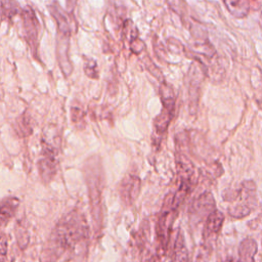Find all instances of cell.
Instances as JSON below:
<instances>
[{"label": "cell", "mask_w": 262, "mask_h": 262, "mask_svg": "<svg viewBox=\"0 0 262 262\" xmlns=\"http://www.w3.org/2000/svg\"><path fill=\"white\" fill-rule=\"evenodd\" d=\"M88 232L84 215L78 211H72L56 224L47 249L58 259L67 250H73L82 244L88 237Z\"/></svg>", "instance_id": "1"}, {"label": "cell", "mask_w": 262, "mask_h": 262, "mask_svg": "<svg viewBox=\"0 0 262 262\" xmlns=\"http://www.w3.org/2000/svg\"><path fill=\"white\" fill-rule=\"evenodd\" d=\"M51 15L55 19L57 26V37H56V57L59 68L62 74L68 77L72 74L73 66L70 59V38H71V26L70 20L64 10L58 5L53 3L49 7Z\"/></svg>", "instance_id": "2"}, {"label": "cell", "mask_w": 262, "mask_h": 262, "mask_svg": "<svg viewBox=\"0 0 262 262\" xmlns=\"http://www.w3.org/2000/svg\"><path fill=\"white\" fill-rule=\"evenodd\" d=\"M160 97L162 101V111L154 120L152 144L159 147L168 127L173 119L175 111V95L171 85L163 82L160 86Z\"/></svg>", "instance_id": "3"}, {"label": "cell", "mask_w": 262, "mask_h": 262, "mask_svg": "<svg viewBox=\"0 0 262 262\" xmlns=\"http://www.w3.org/2000/svg\"><path fill=\"white\" fill-rule=\"evenodd\" d=\"M230 206L228 213L234 218H243L249 215L257 204L256 183L252 180L243 181L233 198L228 199Z\"/></svg>", "instance_id": "4"}, {"label": "cell", "mask_w": 262, "mask_h": 262, "mask_svg": "<svg viewBox=\"0 0 262 262\" xmlns=\"http://www.w3.org/2000/svg\"><path fill=\"white\" fill-rule=\"evenodd\" d=\"M178 208L179 207L176 206L173 202L172 193L168 194L163 204L162 211L157 223V237H158L160 247L164 253L168 249L170 234H171L174 220L176 219L178 214L177 213Z\"/></svg>", "instance_id": "5"}, {"label": "cell", "mask_w": 262, "mask_h": 262, "mask_svg": "<svg viewBox=\"0 0 262 262\" xmlns=\"http://www.w3.org/2000/svg\"><path fill=\"white\" fill-rule=\"evenodd\" d=\"M86 175H87V183L89 187V199L92 205L93 218L96 221V215L100 214V196H101V188H102V169L100 163L97 159H89L86 165Z\"/></svg>", "instance_id": "6"}, {"label": "cell", "mask_w": 262, "mask_h": 262, "mask_svg": "<svg viewBox=\"0 0 262 262\" xmlns=\"http://www.w3.org/2000/svg\"><path fill=\"white\" fill-rule=\"evenodd\" d=\"M57 141L43 138L42 140V157L38 162L40 176L44 182L53 179L57 171Z\"/></svg>", "instance_id": "7"}, {"label": "cell", "mask_w": 262, "mask_h": 262, "mask_svg": "<svg viewBox=\"0 0 262 262\" xmlns=\"http://www.w3.org/2000/svg\"><path fill=\"white\" fill-rule=\"evenodd\" d=\"M23 32L25 39L30 47L32 54L37 58L38 46H39V34H40V23L36 16L35 11L30 7L26 6L20 11Z\"/></svg>", "instance_id": "8"}, {"label": "cell", "mask_w": 262, "mask_h": 262, "mask_svg": "<svg viewBox=\"0 0 262 262\" xmlns=\"http://www.w3.org/2000/svg\"><path fill=\"white\" fill-rule=\"evenodd\" d=\"M188 85L187 92L189 96V105L190 107L195 108L198 106L200 89L204 80V72L202 67L199 63L192 62L188 72Z\"/></svg>", "instance_id": "9"}, {"label": "cell", "mask_w": 262, "mask_h": 262, "mask_svg": "<svg viewBox=\"0 0 262 262\" xmlns=\"http://www.w3.org/2000/svg\"><path fill=\"white\" fill-rule=\"evenodd\" d=\"M140 191V179L135 175L125 176L119 186L122 202L126 206H131L137 199Z\"/></svg>", "instance_id": "10"}, {"label": "cell", "mask_w": 262, "mask_h": 262, "mask_svg": "<svg viewBox=\"0 0 262 262\" xmlns=\"http://www.w3.org/2000/svg\"><path fill=\"white\" fill-rule=\"evenodd\" d=\"M215 209V200L213 195L210 192H204L193 201L190 214L196 218V220H201L203 218L206 219Z\"/></svg>", "instance_id": "11"}, {"label": "cell", "mask_w": 262, "mask_h": 262, "mask_svg": "<svg viewBox=\"0 0 262 262\" xmlns=\"http://www.w3.org/2000/svg\"><path fill=\"white\" fill-rule=\"evenodd\" d=\"M224 215L217 209H215L208 215V217L205 220V227L203 232V238L205 239L206 243L211 244L212 241L216 238L222 227Z\"/></svg>", "instance_id": "12"}, {"label": "cell", "mask_w": 262, "mask_h": 262, "mask_svg": "<svg viewBox=\"0 0 262 262\" xmlns=\"http://www.w3.org/2000/svg\"><path fill=\"white\" fill-rule=\"evenodd\" d=\"M19 205V200L9 196L0 203V227L5 226L15 214Z\"/></svg>", "instance_id": "13"}, {"label": "cell", "mask_w": 262, "mask_h": 262, "mask_svg": "<svg viewBox=\"0 0 262 262\" xmlns=\"http://www.w3.org/2000/svg\"><path fill=\"white\" fill-rule=\"evenodd\" d=\"M257 243L251 237L243 239L238 246V258L236 262H255Z\"/></svg>", "instance_id": "14"}, {"label": "cell", "mask_w": 262, "mask_h": 262, "mask_svg": "<svg viewBox=\"0 0 262 262\" xmlns=\"http://www.w3.org/2000/svg\"><path fill=\"white\" fill-rule=\"evenodd\" d=\"M223 2L227 10L236 18H243L249 13V0H223Z\"/></svg>", "instance_id": "15"}, {"label": "cell", "mask_w": 262, "mask_h": 262, "mask_svg": "<svg viewBox=\"0 0 262 262\" xmlns=\"http://www.w3.org/2000/svg\"><path fill=\"white\" fill-rule=\"evenodd\" d=\"M171 262H188V252H187L183 234L181 231L178 232L177 237L175 239L173 257Z\"/></svg>", "instance_id": "16"}, {"label": "cell", "mask_w": 262, "mask_h": 262, "mask_svg": "<svg viewBox=\"0 0 262 262\" xmlns=\"http://www.w3.org/2000/svg\"><path fill=\"white\" fill-rule=\"evenodd\" d=\"M0 15L3 19L10 20L18 12V6L14 0H0Z\"/></svg>", "instance_id": "17"}, {"label": "cell", "mask_w": 262, "mask_h": 262, "mask_svg": "<svg viewBox=\"0 0 262 262\" xmlns=\"http://www.w3.org/2000/svg\"><path fill=\"white\" fill-rule=\"evenodd\" d=\"M84 71L85 74L92 78V79H97L98 78V71H97V64L95 62V60L93 59H89L86 61L85 67H84Z\"/></svg>", "instance_id": "18"}, {"label": "cell", "mask_w": 262, "mask_h": 262, "mask_svg": "<svg viewBox=\"0 0 262 262\" xmlns=\"http://www.w3.org/2000/svg\"><path fill=\"white\" fill-rule=\"evenodd\" d=\"M71 116H72V121L77 123L83 120L84 118V112L81 107H77V106H72L71 107Z\"/></svg>", "instance_id": "19"}, {"label": "cell", "mask_w": 262, "mask_h": 262, "mask_svg": "<svg viewBox=\"0 0 262 262\" xmlns=\"http://www.w3.org/2000/svg\"><path fill=\"white\" fill-rule=\"evenodd\" d=\"M7 254V238L5 235H0V262H5Z\"/></svg>", "instance_id": "20"}, {"label": "cell", "mask_w": 262, "mask_h": 262, "mask_svg": "<svg viewBox=\"0 0 262 262\" xmlns=\"http://www.w3.org/2000/svg\"><path fill=\"white\" fill-rule=\"evenodd\" d=\"M57 258L48 250L45 249L40 257V262H56Z\"/></svg>", "instance_id": "21"}, {"label": "cell", "mask_w": 262, "mask_h": 262, "mask_svg": "<svg viewBox=\"0 0 262 262\" xmlns=\"http://www.w3.org/2000/svg\"><path fill=\"white\" fill-rule=\"evenodd\" d=\"M224 262H233V260H232V259H228V260H226V261H224Z\"/></svg>", "instance_id": "22"}]
</instances>
